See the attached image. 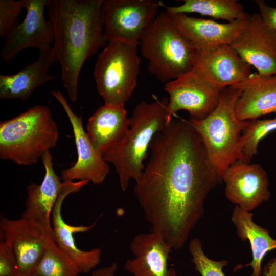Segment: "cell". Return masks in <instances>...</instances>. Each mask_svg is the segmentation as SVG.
Returning <instances> with one entry per match:
<instances>
[{"label":"cell","instance_id":"cell-1","mask_svg":"<svg viewBox=\"0 0 276 276\" xmlns=\"http://www.w3.org/2000/svg\"><path fill=\"white\" fill-rule=\"evenodd\" d=\"M149 150L134 193L151 232L177 250L203 217L217 174L188 120L172 119L155 135Z\"/></svg>","mask_w":276,"mask_h":276},{"label":"cell","instance_id":"cell-2","mask_svg":"<svg viewBox=\"0 0 276 276\" xmlns=\"http://www.w3.org/2000/svg\"><path fill=\"white\" fill-rule=\"evenodd\" d=\"M102 5V0H48L46 9L54 36L53 48L72 102L77 99L84 63L107 43Z\"/></svg>","mask_w":276,"mask_h":276},{"label":"cell","instance_id":"cell-3","mask_svg":"<svg viewBox=\"0 0 276 276\" xmlns=\"http://www.w3.org/2000/svg\"><path fill=\"white\" fill-rule=\"evenodd\" d=\"M241 93L235 86L224 88L217 106L206 117L188 120L201 139L218 183L222 182V175L232 164L247 162L243 153L242 135L250 120H239L235 112Z\"/></svg>","mask_w":276,"mask_h":276},{"label":"cell","instance_id":"cell-4","mask_svg":"<svg viewBox=\"0 0 276 276\" xmlns=\"http://www.w3.org/2000/svg\"><path fill=\"white\" fill-rule=\"evenodd\" d=\"M154 98L152 102L143 101L136 105L129 118L126 135L115 148L103 155L106 162L114 166L123 191H126L131 179L135 182L140 179L152 140L169 123L168 98Z\"/></svg>","mask_w":276,"mask_h":276},{"label":"cell","instance_id":"cell-5","mask_svg":"<svg viewBox=\"0 0 276 276\" xmlns=\"http://www.w3.org/2000/svg\"><path fill=\"white\" fill-rule=\"evenodd\" d=\"M59 138L57 125L49 108L37 105L0 122V158L20 165L35 164Z\"/></svg>","mask_w":276,"mask_h":276},{"label":"cell","instance_id":"cell-6","mask_svg":"<svg viewBox=\"0 0 276 276\" xmlns=\"http://www.w3.org/2000/svg\"><path fill=\"white\" fill-rule=\"evenodd\" d=\"M141 53L149 71L167 83L192 70L196 50L165 10L158 13L140 38Z\"/></svg>","mask_w":276,"mask_h":276},{"label":"cell","instance_id":"cell-7","mask_svg":"<svg viewBox=\"0 0 276 276\" xmlns=\"http://www.w3.org/2000/svg\"><path fill=\"white\" fill-rule=\"evenodd\" d=\"M137 46L110 41L99 55L94 75L97 89L105 104L125 106L132 96L140 68Z\"/></svg>","mask_w":276,"mask_h":276},{"label":"cell","instance_id":"cell-8","mask_svg":"<svg viewBox=\"0 0 276 276\" xmlns=\"http://www.w3.org/2000/svg\"><path fill=\"white\" fill-rule=\"evenodd\" d=\"M164 5L159 0H102L107 42L119 40L139 45L144 31Z\"/></svg>","mask_w":276,"mask_h":276},{"label":"cell","instance_id":"cell-9","mask_svg":"<svg viewBox=\"0 0 276 276\" xmlns=\"http://www.w3.org/2000/svg\"><path fill=\"white\" fill-rule=\"evenodd\" d=\"M164 89L169 95L167 106L169 122L180 110L187 111L190 119L205 118L217 106L222 90L193 68L166 83Z\"/></svg>","mask_w":276,"mask_h":276},{"label":"cell","instance_id":"cell-10","mask_svg":"<svg viewBox=\"0 0 276 276\" xmlns=\"http://www.w3.org/2000/svg\"><path fill=\"white\" fill-rule=\"evenodd\" d=\"M0 228L4 241L15 257L18 276H30L45 250L53 231L38 221L21 217L17 220L3 218Z\"/></svg>","mask_w":276,"mask_h":276},{"label":"cell","instance_id":"cell-11","mask_svg":"<svg viewBox=\"0 0 276 276\" xmlns=\"http://www.w3.org/2000/svg\"><path fill=\"white\" fill-rule=\"evenodd\" d=\"M50 94L59 102L68 117L77 152V160L71 167L61 171V178L63 182L79 180H88L94 185L102 183L109 173V166L91 144L84 130L81 117L73 112L60 91L52 90Z\"/></svg>","mask_w":276,"mask_h":276},{"label":"cell","instance_id":"cell-12","mask_svg":"<svg viewBox=\"0 0 276 276\" xmlns=\"http://www.w3.org/2000/svg\"><path fill=\"white\" fill-rule=\"evenodd\" d=\"M48 0H26V14L24 20L18 23L7 34L1 54L8 62L27 48L39 51L51 47L54 40L53 29L49 20L44 17Z\"/></svg>","mask_w":276,"mask_h":276},{"label":"cell","instance_id":"cell-13","mask_svg":"<svg viewBox=\"0 0 276 276\" xmlns=\"http://www.w3.org/2000/svg\"><path fill=\"white\" fill-rule=\"evenodd\" d=\"M222 181L225 184L226 198L246 211L255 209L270 198L267 174L257 163H233L224 172Z\"/></svg>","mask_w":276,"mask_h":276},{"label":"cell","instance_id":"cell-14","mask_svg":"<svg viewBox=\"0 0 276 276\" xmlns=\"http://www.w3.org/2000/svg\"><path fill=\"white\" fill-rule=\"evenodd\" d=\"M230 45L259 74H276V36L259 13L249 15L245 26Z\"/></svg>","mask_w":276,"mask_h":276},{"label":"cell","instance_id":"cell-15","mask_svg":"<svg viewBox=\"0 0 276 276\" xmlns=\"http://www.w3.org/2000/svg\"><path fill=\"white\" fill-rule=\"evenodd\" d=\"M251 66L230 44H221L196 51L193 69L222 90L247 78Z\"/></svg>","mask_w":276,"mask_h":276},{"label":"cell","instance_id":"cell-16","mask_svg":"<svg viewBox=\"0 0 276 276\" xmlns=\"http://www.w3.org/2000/svg\"><path fill=\"white\" fill-rule=\"evenodd\" d=\"M88 180L78 182H67L60 193L53 209L51 221L53 237L58 245L78 265L80 272L87 273L94 268L100 262L101 256L100 248L90 250H82L77 247L73 234L84 232L92 228L95 223L89 226H73L66 223L61 214V208L65 198L70 194L78 192L87 185Z\"/></svg>","mask_w":276,"mask_h":276},{"label":"cell","instance_id":"cell-17","mask_svg":"<svg viewBox=\"0 0 276 276\" xmlns=\"http://www.w3.org/2000/svg\"><path fill=\"white\" fill-rule=\"evenodd\" d=\"M172 249L159 234H138L130 244L133 257L126 261L124 269L133 276H177L175 270L168 267Z\"/></svg>","mask_w":276,"mask_h":276},{"label":"cell","instance_id":"cell-18","mask_svg":"<svg viewBox=\"0 0 276 276\" xmlns=\"http://www.w3.org/2000/svg\"><path fill=\"white\" fill-rule=\"evenodd\" d=\"M169 14L176 28L196 51L221 44H231L245 26L249 16L221 23L186 14Z\"/></svg>","mask_w":276,"mask_h":276},{"label":"cell","instance_id":"cell-19","mask_svg":"<svg viewBox=\"0 0 276 276\" xmlns=\"http://www.w3.org/2000/svg\"><path fill=\"white\" fill-rule=\"evenodd\" d=\"M232 86L241 91L235 108L239 120H252L276 112V74L251 73Z\"/></svg>","mask_w":276,"mask_h":276},{"label":"cell","instance_id":"cell-20","mask_svg":"<svg viewBox=\"0 0 276 276\" xmlns=\"http://www.w3.org/2000/svg\"><path fill=\"white\" fill-rule=\"evenodd\" d=\"M45 169L42 182L30 183L27 187V196L21 218L38 221L52 231L51 215L53 209L67 182H61L55 173L50 151L41 157Z\"/></svg>","mask_w":276,"mask_h":276},{"label":"cell","instance_id":"cell-21","mask_svg":"<svg viewBox=\"0 0 276 276\" xmlns=\"http://www.w3.org/2000/svg\"><path fill=\"white\" fill-rule=\"evenodd\" d=\"M57 61L53 47L39 51L38 58L12 75H0V98L27 100L39 86L53 80L48 74L52 64Z\"/></svg>","mask_w":276,"mask_h":276},{"label":"cell","instance_id":"cell-22","mask_svg":"<svg viewBox=\"0 0 276 276\" xmlns=\"http://www.w3.org/2000/svg\"><path fill=\"white\" fill-rule=\"evenodd\" d=\"M129 124L125 106L104 104L89 118L86 133L93 146L103 155L121 143Z\"/></svg>","mask_w":276,"mask_h":276},{"label":"cell","instance_id":"cell-23","mask_svg":"<svg viewBox=\"0 0 276 276\" xmlns=\"http://www.w3.org/2000/svg\"><path fill=\"white\" fill-rule=\"evenodd\" d=\"M253 215L252 213L236 205L231 221L238 237L243 241L248 240L250 245L252 259L245 266H251V276H261L263 259L268 251L276 249V240L270 236L267 229L254 222Z\"/></svg>","mask_w":276,"mask_h":276},{"label":"cell","instance_id":"cell-24","mask_svg":"<svg viewBox=\"0 0 276 276\" xmlns=\"http://www.w3.org/2000/svg\"><path fill=\"white\" fill-rule=\"evenodd\" d=\"M169 14L197 13L210 17L233 22L243 19L249 14L236 0H184L176 6H163Z\"/></svg>","mask_w":276,"mask_h":276},{"label":"cell","instance_id":"cell-25","mask_svg":"<svg viewBox=\"0 0 276 276\" xmlns=\"http://www.w3.org/2000/svg\"><path fill=\"white\" fill-rule=\"evenodd\" d=\"M80 273L76 263L58 245L53 235H50L33 273L39 276H78Z\"/></svg>","mask_w":276,"mask_h":276},{"label":"cell","instance_id":"cell-26","mask_svg":"<svg viewBox=\"0 0 276 276\" xmlns=\"http://www.w3.org/2000/svg\"><path fill=\"white\" fill-rule=\"evenodd\" d=\"M276 130V118L250 120L242 132L243 153L247 162L257 154L260 141L268 134Z\"/></svg>","mask_w":276,"mask_h":276},{"label":"cell","instance_id":"cell-27","mask_svg":"<svg viewBox=\"0 0 276 276\" xmlns=\"http://www.w3.org/2000/svg\"><path fill=\"white\" fill-rule=\"evenodd\" d=\"M189 250L192 256L194 269L201 276H226L223 267L227 266V260L215 261L209 258L204 254L201 242L198 238L191 240Z\"/></svg>","mask_w":276,"mask_h":276},{"label":"cell","instance_id":"cell-28","mask_svg":"<svg viewBox=\"0 0 276 276\" xmlns=\"http://www.w3.org/2000/svg\"><path fill=\"white\" fill-rule=\"evenodd\" d=\"M25 3L26 0H0L1 37H6L18 23L17 18Z\"/></svg>","mask_w":276,"mask_h":276},{"label":"cell","instance_id":"cell-29","mask_svg":"<svg viewBox=\"0 0 276 276\" xmlns=\"http://www.w3.org/2000/svg\"><path fill=\"white\" fill-rule=\"evenodd\" d=\"M0 276H18L15 257L4 241L0 242Z\"/></svg>","mask_w":276,"mask_h":276},{"label":"cell","instance_id":"cell-30","mask_svg":"<svg viewBox=\"0 0 276 276\" xmlns=\"http://www.w3.org/2000/svg\"><path fill=\"white\" fill-rule=\"evenodd\" d=\"M259 14L263 24L276 36V7H271L264 0H255Z\"/></svg>","mask_w":276,"mask_h":276},{"label":"cell","instance_id":"cell-31","mask_svg":"<svg viewBox=\"0 0 276 276\" xmlns=\"http://www.w3.org/2000/svg\"><path fill=\"white\" fill-rule=\"evenodd\" d=\"M118 269V264L113 262L110 265L93 271L90 276H114Z\"/></svg>","mask_w":276,"mask_h":276},{"label":"cell","instance_id":"cell-32","mask_svg":"<svg viewBox=\"0 0 276 276\" xmlns=\"http://www.w3.org/2000/svg\"><path fill=\"white\" fill-rule=\"evenodd\" d=\"M30 276H39V275H37V274H36L35 273H33L32 275H31Z\"/></svg>","mask_w":276,"mask_h":276}]
</instances>
